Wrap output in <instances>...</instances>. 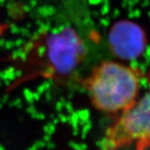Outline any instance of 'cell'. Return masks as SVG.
<instances>
[{
	"mask_svg": "<svg viewBox=\"0 0 150 150\" xmlns=\"http://www.w3.org/2000/svg\"><path fill=\"white\" fill-rule=\"evenodd\" d=\"M145 72L122 61L103 60L83 80L92 106L114 115L127 111L139 98Z\"/></svg>",
	"mask_w": 150,
	"mask_h": 150,
	"instance_id": "1",
	"label": "cell"
},
{
	"mask_svg": "<svg viewBox=\"0 0 150 150\" xmlns=\"http://www.w3.org/2000/svg\"><path fill=\"white\" fill-rule=\"evenodd\" d=\"M146 89L134 105L116 117L103 137L100 150L150 149V66L145 72Z\"/></svg>",
	"mask_w": 150,
	"mask_h": 150,
	"instance_id": "2",
	"label": "cell"
},
{
	"mask_svg": "<svg viewBox=\"0 0 150 150\" xmlns=\"http://www.w3.org/2000/svg\"><path fill=\"white\" fill-rule=\"evenodd\" d=\"M86 54L83 40L70 28L59 29L46 39L44 56L48 69L55 74H71L83 63Z\"/></svg>",
	"mask_w": 150,
	"mask_h": 150,
	"instance_id": "3",
	"label": "cell"
},
{
	"mask_svg": "<svg viewBox=\"0 0 150 150\" xmlns=\"http://www.w3.org/2000/svg\"><path fill=\"white\" fill-rule=\"evenodd\" d=\"M107 42L112 54L122 62H130L140 58L148 46L147 33L137 23L118 20L108 33Z\"/></svg>",
	"mask_w": 150,
	"mask_h": 150,
	"instance_id": "4",
	"label": "cell"
},
{
	"mask_svg": "<svg viewBox=\"0 0 150 150\" xmlns=\"http://www.w3.org/2000/svg\"><path fill=\"white\" fill-rule=\"evenodd\" d=\"M6 29V26H4L0 23V36L4 33V30Z\"/></svg>",
	"mask_w": 150,
	"mask_h": 150,
	"instance_id": "5",
	"label": "cell"
}]
</instances>
